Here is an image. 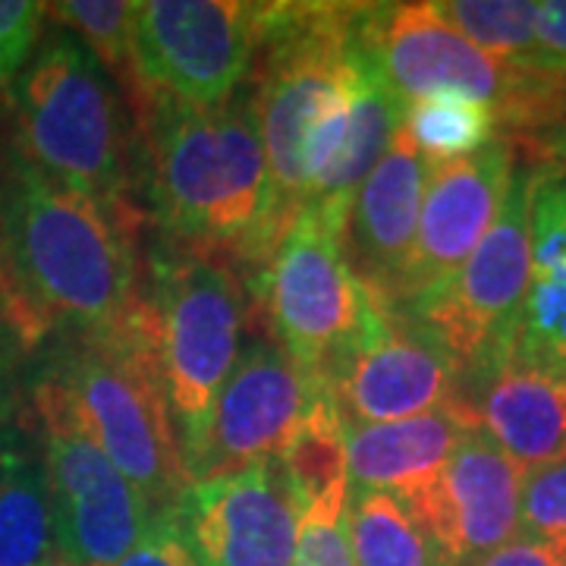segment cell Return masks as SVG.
I'll list each match as a JSON object with an SVG mask.
<instances>
[{"mask_svg": "<svg viewBox=\"0 0 566 566\" xmlns=\"http://www.w3.org/2000/svg\"><path fill=\"white\" fill-rule=\"evenodd\" d=\"M136 230L54 182L13 148L0 177V274L22 344L104 334L145 305Z\"/></svg>", "mask_w": 566, "mask_h": 566, "instance_id": "cell-1", "label": "cell"}, {"mask_svg": "<svg viewBox=\"0 0 566 566\" xmlns=\"http://www.w3.org/2000/svg\"><path fill=\"white\" fill-rule=\"evenodd\" d=\"M133 117L142 136V199L164 243L233 264L255 281L281 237L245 95L196 107L148 92Z\"/></svg>", "mask_w": 566, "mask_h": 566, "instance_id": "cell-2", "label": "cell"}, {"mask_svg": "<svg viewBox=\"0 0 566 566\" xmlns=\"http://www.w3.org/2000/svg\"><path fill=\"white\" fill-rule=\"evenodd\" d=\"M41 375L61 387L88 438L158 516L180 510L192 475L167 403L148 300L117 331L61 337Z\"/></svg>", "mask_w": 566, "mask_h": 566, "instance_id": "cell-3", "label": "cell"}, {"mask_svg": "<svg viewBox=\"0 0 566 566\" xmlns=\"http://www.w3.org/2000/svg\"><path fill=\"white\" fill-rule=\"evenodd\" d=\"M10 88L22 155L139 233L145 211L120 98L88 48L70 32L48 35Z\"/></svg>", "mask_w": 566, "mask_h": 566, "instance_id": "cell-4", "label": "cell"}, {"mask_svg": "<svg viewBox=\"0 0 566 566\" xmlns=\"http://www.w3.org/2000/svg\"><path fill=\"white\" fill-rule=\"evenodd\" d=\"M359 44L406 104L434 95L485 104L504 139L545 158L554 136L566 139V73L491 57L431 3H363Z\"/></svg>", "mask_w": 566, "mask_h": 566, "instance_id": "cell-5", "label": "cell"}, {"mask_svg": "<svg viewBox=\"0 0 566 566\" xmlns=\"http://www.w3.org/2000/svg\"><path fill=\"white\" fill-rule=\"evenodd\" d=\"M359 13L363 3H264L243 95L262 136L281 240L305 208V142L349 80Z\"/></svg>", "mask_w": 566, "mask_h": 566, "instance_id": "cell-6", "label": "cell"}, {"mask_svg": "<svg viewBox=\"0 0 566 566\" xmlns=\"http://www.w3.org/2000/svg\"><path fill=\"white\" fill-rule=\"evenodd\" d=\"M249 296V283L233 264L164 240L148 255L145 300L155 318L167 403L186 469L202 447L214 403L243 353Z\"/></svg>", "mask_w": 566, "mask_h": 566, "instance_id": "cell-7", "label": "cell"}, {"mask_svg": "<svg viewBox=\"0 0 566 566\" xmlns=\"http://www.w3.org/2000/svg\"><path fill=\"white\" fill-rule=\"evenodd\" d=\"M249 293L271 340L322 390L387 327V312L349 271L340 237L315 211L290 223Z\"/></svg>", "mask_w": 566, "mask_h": 566, "instance_id": "cell-8", "label": "cell"}, {"mask_svg": "<svg viewBox=\"0 0 566 566\" xmlns=\"http://www.w3.org/2000/svg\"><path fill=\"white\" fill-rule=\"evenodd\" d=\"M523 151V148H520ZM538 158L520 155L501 214L465 264L438 290L397 308L450 353L460 375L510 353L516 315L532 274L528 208Z\"/></svg>", "mask_w": 566, "mask_h": 566, "instance_id": "cell-9", "label": "cell"}, {"mask_svg": "<svg viewBox=\"0 0 566 566\" xmlns=\"http://www.w3.org/2000/svg\"><path fill=\"white\" fill-rule=\"evenodd\" d=\"M51 485L54 547L66 566H114L158 520L102 447L88 438L63 390L39 371L32 385Z\"/></svg>", "mask_w": 566, "mask_h": 566, "instance_id": "cell-10", "label": "cell"}, {"mask_svg": "<svg viewBox=\"0 0 566 566\" xmlns=\"http://www.w3.org/2000/svg\"><path fill=\"white\" fill-rule=\"evenodd\" d=\"M264 3L145 0L136 10V66L148 92L196 107L237 98L252 73Z\"/></svg>", "mask_w": 566, "mask_h": 566, "instance_id": "cell-11", "label": "cell"}, {"mask_svg": "<svg viewBox=\"0 0 566 566\" xmlns=\"http://www.w3.org/2000/svg\"><path fill=\"white\" fill-rule=\"evenodd\" d=\"M322 394L271 337L249 340L214 403L202 447L189 463L192 485L281 460L283 447Z\"/></svg>", "mask_w": 566, "mask_h": 566, "instance_id": "cell-12", "label": "cell"}, {"mask_svg": "<svg viewBox=\"0 0 566 566\" xmlns=\"http://www.w3.org/2000/svg\"><path fill=\"white\" fill-rule=\"evenodd\" d=\"M180 523L199 566H293L300 506L281 463L196 482L180 504Z\"/></svg>", "mask_w": 566, "mask_h": 566, "instance_id": "cell-13", "label": "cell"}, {"mask_svg": "<svg viewBox=\"0 0 566 566\" xmlns=\"http://www.w3.org/2000/svg\"><path fill=\"white\" fill-rule=\"evenodd\" d=\"M516 161L520 148L504 136L460 161H428L416 255L406 277L403 305L444 286L475 252V245L485 240L494 218L501 214Z\"/></svg>", "mask_w": 566, "mask_h": 566, "instance_id": "cell-14", "label": "cell"}, {"mask_svg": "<svg viewBox=\"0 0 566 566\" xmlns=\"http://www.w3.org/2000/svg\"><path fill=\"white\" fill-rule=\"evenodd\" d=\"M460 368L428 331L387 312L378 340L359 349L324 387L346 428L416 419L460 400Z\"/></svg>", "mask_w": 566, "mask_h": 566, "instance_id": "cell-15", "label": "cell"}, {"mask_svg": "<svg viewBox=\"0 0 566 566\" xmlns=\"http://www.w3.org/2000/svg\"><path fill=\"white\" fill-rule=\"evenodd\" d=\"M526 469L485 431H469L419 504L406 506L453 566H469L520 535Z\"/></svg>", "mask_w": 566, "mask_h": 566, "instance_id": "cell-16", "label": "cell"}, {"mask_svg": "<svg viewBox=\"0 0 566 566\" xmlns=\"http://www.w3.org/2000/svg\"><path fill=\"white\" fill-rule=\"evenodd\" d=\"M428 158L400 129L356 192L344 227V255L368 296L394 312L403 305L406 277L416 255Z\"/></svg>", "mask_w": 566, "mask_h": 566, "instance_id": "cell-17", "label": "cell"}, {"mask_svg": "<svg viewBox=\"0 0 566 566\" xmlns=\"http://www.w3.org/2000/svg\"><path fill=\"white\" fill-rule=\"evenodd\" d=\"M460 397L479 431L523 469L566 457V375L501 356L463 375Z\"/></svg>", "mask_w": 566, "mask_h": 566, "instance_id": "cell-18", "label": "cell"}, {"mask_svg": "<svg viewBox=\"0 0 566 566\" xmlns=\"http://www.w3.org/2000/svg\"><path fill=\"white\" fill-rule=\"evenodd\" d=\"M528 237L532 274L506 356L566 375V158L535 167Z\"/></svg>", "mask_w": 566, "mask_h": 566, "instance_id": "cell-19", "label": "cell"}, {"mask_svg": "<svg viewBox=\"0 0 566 566\" xmlns=\"http://www.w3.org/2000/svg\"><path fill=\"white\" fill-rule=\"evenodd\" d=\"M475 428V416L463 397L447 409L403 422L346 428L349 491H385L406 506L419 504L444 472L453 450Z\"/></svg>", "mask_w": 566, "mask_h": 566, "instance_id": "cell-20", "label": "cell"}, {"mask_svg": "<svg viewBox=\"0 0 566 566\" xmlns=\"http://www.w3.org/2000/svg\"><path fill=\"white\" fill-rule=\"evenodd\" d=\"M406 102L390 88L375 61L365 54L359 44V25H356V57H353V104H349V123L337 151L331 161L308 180L305 186V208L315 211L340 240H344L346 218L356 202V192L365 177L381 161L394 136L403 129Z\"/></svg>", "mask_w": 566, "mask_h": 566, "instance_id": "cell-21", "label": "cell"}, {"mask_svg": "<svg viewBox=\"0 0 566 566\" xmlns=\"http://www.w3.org/2000/svg\"><path fill=\"white\" fill-rule=\"evenodd\" d=\"M61 564L39 428H0V566Z\"/></svg>", "mask_w": 566, "mask_h": 566, "instance_id": "cell-22", "label": "cell"}, {"mask_svg": "<svg viewBox=\"0 0 566 566\" xmlns=\"http://www.w3.org/2000/svg\"><path fill=\"white\" fill-rule=\"evenodd\" d=\"M346 438H349V431H346L344 416L337 412V406L324 390L277 460L300 513L308 506L349 501Z\"/></svg>", "mask_w": 566, "mask_h": 566, "instance_id": "cell-23", "label": "cell"}, {"mask_svg": "<svg viewBox=\"0 0 566 566\" xmlns=\"http://www.w3.org/2000/svg\"><path fill=\"white\" fill-rule=\"evenodd\" d=\"M349 545L356 566H453L428 528L385 491H349Z\"/></svg>", "mask_w": 566, "mask_h": 566, "instance_id": "cell-24", "label": "cell"}, {"mask_svg": "<svg viewBox=\"0 0 566 566\" xmlns=\"http://www.w3.org/2000/svg\"><path fill=\"white\" fill-rule=\"evenodd\" d=\"M48 17L66 25L70 35L88 48V54L98 61L111 82L120 85L129 111H136L148 88L139 80L136 66V10L139 3L129 0H61L44 3Z\"/></svg>", "mask_w": 566, "mask_h": 566, "instance_id": "cell-25", "label": "cell"}, {"mask_svg": "<svg viewBox=\"0 0 566 566\" xmlns=\"http://www.w3.org/2000/svg\"><path fill=\"white\" fill-rule=\"evenodd\" d=\"M434 13L465 41L510 66H545L538 48V3L528 0H431Z\"/></svg>", "mask_w": 566, "mask_h": 566, "instance_id": "cell-26", "label": "cell"}, {"mask_svg": "<svg viewBox=\"0 0 566 566\" xmlns=\"http://www.w3.org/2000/svg\"><path fill=\"white\" fill-rule=\"evenodd\" d=\"M406 136L431 164L460 161L497 139L491 107L460 95H434L406 104Z\"/></svg>", "mask_w": 566, "mask_h": 566, "instance_id": "cell-27", "label": "cell"}, {"mask_svg": "<svg viewBox=\"0 0 566 566\" xmlns=\"http://www.w3.org/2000/svg\"><path fill=\"white\" fill-rule=\"evenodd\" d=\"M520 535L566 554V457L526 469L520 497Z\"/></svg>", "mask_w": 566, "mask_h": 566, "instance_id": "cell-28", "label": "cell"}, {"mask_svg": "<svg viewBox=\"0 0 566 566\" xmlns=\"http://www.w3.org/2000/svg\"><path fill=\"white\" fill-rule=\"evenodd\" d=\"M346 513H349V501L303 510L293 566H356Z\"/></svg>", "mask_w": 566, "mask_h": 566, "instance_id": "cell-29", "label": "cell"}, {"mask_svg": "<svg viewBox=\"0 0 566 566\" xmlns=\"http://www.w3.org/2000/svg\"><path fill=\"white\" fill-rule=\"evenodd\" d=\"M48 7L35 0H0V85H13L41 41Z\"/></svg>", "mask_w": 566, "mask_h": 566, "instance_id": "cell-30", "label": "cell"}, {"mask_svg": "<svg viewBox=\"0 0 566 566\" xmlns=\"http://www.w3.org/2000/svg\"><path fill=\"white\" fill-rule=\"evenodd\" d=\"M114 566H199L180 523V510L158 516L136 547Z\"/></svg>", "mask_w": 566, "mask_h": 566, "instance_id": "cell-31", "label": "cell"}, {"mask_svg": "<svg viewBox=\"0 0 566 566\" xmlns=\"http://www.w3.org/2000/svg\"><path fill=\"white\" fill-rule=\"evenodd\" d=\"M20 331L7 318L0 308V428L17 419V403H20V359H22Z\"/></svg>", "mask_w": 566, "mask_h": 566, "instance_id": "cell-32", "label": "cell"}, {"mask_svg": "<svg viewBox=\"0 0 566 566\" xmlns=\"http://www.w3.org/2000/svg\"><path fill=\"white\" fill-rule=\"evenodd\" d=\"M469 566H566V554L557 551V547L516 535L513 542H506V545L491 551L482 560Z\"/></svg>", "mask_w": 566, "mask_h": 566, "instance_id": "cell-33", "label": "cell"}, {"mask_svg": "<svg viewBox=\"0 0 566 566\" xmlns=\"http://www.w3.org/2000/svg\"><path fill=\"white\" fill-rule=\"evenodd\" d=\"M538 48L547 70L566 73V0L538 3Z\"/></svg>", "mask_w": 566, "mask_h": 566, "instance_id": "cell-34", "label": "cell"}, {"mask_svg": "<svg viewBox=\"0 0 566 566\" xmlns=\"http://www.w3.org/2000/svg\"><path fill=\"white\" fill-rule=\"evenodd\" d=\"M0 308L7 312V283H3V274H0Z\"/></svg>", "mask_w": 566, "mask_h": 566, "instance_id": "cell-35", "label": "cell"}, {"mask_svg": "<svg viewBox=\"0 0 566 566\" xmlns=\"http://www.w3.org/2000/svg\"><path fill=\"white\" fill-rule=\"evenodd\" d=\"M48 566H66V564H48Z\"/></svg>", "mask_w": 566, "mask_h": 566, "instance_id": "cell-36", "label": "cell"}]
</instances>
